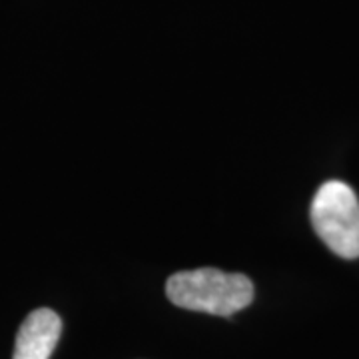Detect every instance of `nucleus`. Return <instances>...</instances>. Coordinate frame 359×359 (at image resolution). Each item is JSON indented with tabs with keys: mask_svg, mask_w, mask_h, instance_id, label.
<instances>
[{
	"mask_svg": "<svg viewBox=\"0 0 359 359\" xmlns=\"http://www.w3.org/2000/svg\"><path fill=\"white\" fill-rule=\"evenodd\" d=\"M166 295L178 308L228 318L254 302V283L244 273L200 268L174 273L166 282Z\"/></svg>",
	"mask_w": 359,
	"mask_h": 359,
	"instance_id": "1",
	"label": "nucleus"
},
{
	"mask_svg": "<svg viewBox=\"0 0 359 359\" xmlns=\"http://www.w3.org/2000/svg\"><path fill=\"white\" fill-rule=\"evenodd\" d=\"M311 224L320 240L335 256L359 257V200L351 186L330 180L321 186L311 202Z\"/></svg>",
	"mask_w": 359,
	"mask_h": 359,
	"instance_id": "2",
	"label": "nucleus"
},
{
	"mask_svg": "<svg viewBox=\"0 0 359 359\" xmlns=\"http://www.w3.org/2000/svg\"><path fill=\"white\" fill-rule=\"evenodd\" d=\"M62 321L48 308L34 309L20 325L13 359H50L60 339Z\"/></svg>",
	"mask_w": 359,
	"mask_h": 359,
	"instance_id": "3",
	"label": "nucleus"
}]
</instances>
